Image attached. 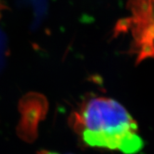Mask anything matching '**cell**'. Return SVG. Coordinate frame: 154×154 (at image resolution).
Instances as JSON below:
<instances>
[{
    "label": "cell",
    "instance_id": "obj_1",
    "mask_svg": "<svg viewBox=\"0 0 154 154\" xmlns=\"http://www.w3.org/2000/svg\"><path fill=\"white\" fill-rule=\"evenodd\" d=\"M74 127L82 141L92 148L136 154L143 148L136 121L119 101L96 96L75 114Z\"/></svg>",
    "mask_w": 154,
    "mask_h": 154
},
{
    "label": "cell",
    "instance_id": "obj_3",
    "mask_svg": "<svg viewBox=\"0 0 154 154\" xmlns=\"http://www.w3.org/2000/svg\"><path fill=\"white\" fill-rule=\"evenodd\" d=\"M43 154H71V153H58V152L47 151V152H44Z\"/></svg>",
    "mask_w": 154,
    "mask_h": 154
},
{
    "label": "cell",
    "instance_id": "obj_2",
    "mask_svg": "<svg viewBox=\"0 0 154 154\" xmlns=\"http://www.w3.org/2000/svg\"><path fill=\"white\" fill-rule=\"evenodd\" d=\"M131 15L121 21L120 32L130 30L131 51L138 61L154 58V0H128Z\"/></svg>",
    "mask_w": 154,
    "mask_h": 154
}]
</instances>
